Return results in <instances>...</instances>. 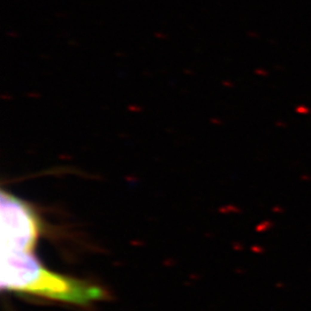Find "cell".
<instances>
[{
    "instance_id": "6da1fadb",
    "label": "cell",
    "mask_w": 311,
    "mask_h": 311,
    "mask_svg": "<svg viewBox=\"0 0 311 311\" xmlns=\"http://www.w3.org/2000/svg\"><path fill=\"white\" fill-rule=\"evenodd\" d=\"M33 250L1 244L0 286L4 290L82 307L107 297L105 289L98 285L50 271Z\"/></svg>"
},
{
    "instance_id": "7a4b0ae2",
    "label": "cell",
    "mask_w": 311,
    "mask_h": 311,
    "mask_svg": "<svg viewBox=\"0 0 311 311\" xmlns=\"http://www.w3.org/2000/svg\"><path fill=\"white\" fill-rule=\"evenodd\" d=\"M1 244L35 249L40 232L36 211L27 202L1 190Z\"/></svg>"
}]
</instances>
